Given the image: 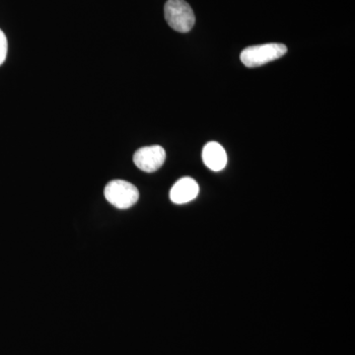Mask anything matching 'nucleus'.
I'll return each instance as SVG.
<instances>
[{
  "instance_id": "obj_1",
  "label": "nucleus",
  "mask_w": 355,
  "mask_h": 355,
  "mask_svg": "<svg viewBox=\"0 0 355 355\" xmlns=\"http://www.w3.org/2000/svg\"><path fill=\"white\" fill-rule=\"evenodd\" d=\"M287 53L286 44L270 43L248 46L243 50L240 58L247 67H258L279 60Z\"/></svg>"
},
{
  "instance_id": "obj_2",
  "label": "nucleus",
  "mask_w": 355,
  "mask_h": 355,
  "mask_svg": "<svg viewBox=\"0 0 355 355\" xmlns=\"http://www.w3.org/2000/svg\"><path fill=\"white\" fill-rule=\"evenodd\" d=\"M165 19L175 31L188 33L196 23L195 13L184 0H168L164 7Z\"/></svg>"
},
{
  "instance_id": "obj_3",
  "label": "nucleus",
  "mask_w": 355,
  "mask_h": 355,
  "mask_svg": "<svg viewBox=\"0 0 355 355\" xmlns=\"http://www.w3.org/2000/svg\"><path fill=\"white\" fill-rule=\"evenodd\" d=\"M106 200L116 209H128L133 207L139 198L137 187L123 180H114L104 190Z\"/></svg>"
},
{
  "instance_id": "obj_4",
  "label": "nucleus",
  "mask_w": 355,
  "mask_h": 355,
  "mask_svg": "<svg viewBox=\"0 0 355 355\" xmlns=\"http://www.w3.org/2000/svg\"><path fill=\"white\" fill-rule=\"evenodd\" d=\"M165 160L166 153L160 146L142 147L133 155L135 166L146 173L157 171L164 164Z\"/></svg>"
},
{
  "instance_id": "obj_5",
  "label": "nucleus",
  "mask_w": 355,
  "mask_h": 355,
  "mask_svg": "<svg viewBox=\"0 0 355 355\" xmlns=\"http://www.w3.org/2000/svg\"><path fill=\"white\" fill-rule=\"evenodd\" d=\"M200 193V187L193 178L184 177L176 182L170 191V198L176 205H184L195 200Z\"/></svg>"
},
{
  "instance_id": "obj_6",
  "label": "nucleus",
  "mask_w": 355,
  "mask_h": 355,
  "mask_svg": "<svg viewBox=\"0 0 355 355\" xmlns=\"http://www.w3.org/2000/svg\"><path fill=\"white\" fill-rule=\"evenodd\" d=\"M202 160L211 171L219 172L227 164V153L218 142H209L203 147Z\"/></svg>"
},
{
  "instance_id": "obj_7",
  "label": "nucleus",
  "mask_w": 355,
  "mask_h": 355,
  "mask_svg": "<svg viewBox=\"0 0 355 355\" xmlns=\"http://www.w3.org/2000/svg\"><path fill=\"white\" fill-rule=\"evenodd\" d=\"M7 51H8V43L3 31L0 29V65L3 64L7 57Z\"/></svg>"
}]
</instances>
